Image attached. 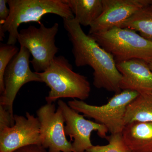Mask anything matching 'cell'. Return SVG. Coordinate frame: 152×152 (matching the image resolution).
Listing matches in <instances>:
<instances>
[{
  "label": "cell",
  "instance_id": "obj_4",
  "mask_svg": "<svg viewBox=\"0 0 152 152\" xmlns=\"http://www.w3.org/2000/svg\"><path fill=\"white\" fill-rule=\"evenodd\" d=\"M88 35L111 55L116 62L132 59L152 62V42L134 30L115 27Z\"/></svg>",
  "mask_w": 152,
  "mask_h": 152
},
{
  "label": "cell",
  "instance_id": "obj_23",
  "mask_svg": "<svg viewBox=\"0 0 152 152\" xmlns=\"http://www.w3.org/2000/svg\"><path fill=\"white\" fill-rule=\"evenodd\" d=\"M148 8L150 10H151L152 11V5L148 7Z\"/></svg>",
  "mask_w": 152,
  "mask_h": 152
},
{
  "label": "cell",
  "instance_id": "obj_17",
  "mask_svg": "<svg viewBox=\"0 0 152 152\" xmlns=\"http://www.w3.org/2000/svg\"><path fill=\"white\" fill-rule=\"evenodd\" d=\"M108 144L93 145L86 152H131L123 138L122 133L111 134L107 138Z\"/></svg>",
  "mask_w": 152,
  "mask_h": 152
},
{
  "label": "cell",
  "instance_id": "obj_12",
  "mask_svg": "<svg viewBox=\"0 0 152 152\" xmlns=\"http://www.w3.org/2000/svg\"><path fill=\"white\" fill-rule=\"evenodd\" d=\"M116 66L121 74V91L130 90L140 94L152 91V71L148 63L139 59L118 62Z\"/></svg>",
  "mask_w": 152,
  "mask_h": 152
},
{
  "label": "cell",
  "instance_id": "obj_10",
  "mask_svg": "<svg viewBox=\"0 0 152 152\" xmlns=\"http://www.w3.org/2000/svg\"><path fill=\"white\" fill-rule=\"evenodd\" d=\"M12 126L0 130V152H13L22 147L41 145L40 123L28 112L25 116L14 115Z\"/></svg>",
  "mask_w": 152,
  "mask_h": 152
},
{
  "label": "cell",
  "instance_id": "obj_18",
  "mask_svg": "<svg viewBox=\"0 0 152 152\" xmlns=\"http://www.w3.org/2000/svg\"><path fill=\"white\" fill-rule=\"evenodd\" d=\"M20 49L15 45L1 44L0 46V93L4 92L5 71L11 61L18 53Z\"/></svg>",
  "mask_w": 152,
  "mask_h": 152
},
{
  "label": "cell",
  "instance_id": "obj_20",
  "mask_svg": "<svg viewBox=\"0 0 152 152\" xmlns=\"http://www.w3.org/2000/svg\"><path fill=\"white\" fill-rule=\"evenodd\" d=\"M13 152H48L40 144H33L22 147Z\"/></svg>",
  "mask_w": 152,
  "mask_h": 152
},
{
  "label": "cell",
  "instance_id": "obj_14",
  "mask_svg": "<svg viewBox=\"0 0 152 152\" xmlns=\"http://www.w3.org/2000/svg\"><path fill=\"white\" fill-rule=\"evenodd\" d=\"M81 26H88L101 15L103 10L102 0H64Z\"/></svg>",
  "mask_w": 152,
  "mask_h": 152
},
{
  "label": "cell",
  "instance_id": "obj_6",
  "mask_svg": "<svg viewBox=\"0 0 152 152\" xmlns=\"http://www.w3.org/2000/svg\"><path fill=\"white\" fill-rule=\"evenodd\" d=\"M59 27L57 23L51 27L41 23L39 27L30 26L19 32L18 42L20 46L29 51L32 56L31 63L35 72L45 71L58 51L56 45V37Z\"/></svg>",
  "mask_w": 152,
  "mask_h": 152
},
{
  "label": "cell",
  "instance_id": "obj_11",
  "mask_svg": "<svg viewBox=\"0 0 152 152\" xmlns=\"http://www.w3.org/2000/svg\"><path fill=\"white\" fill-rule=\"evenodd\" d=\"M103 10L90 26L89 34L120 27L137 12L152 5V0H102Z\"/></svg>",
  "mask_w": 152,
  "mask_h": 152
},
{
  "label": "cell",
  "instance_id": "obj_9",
  "mask_svg": "<svg viewBox=\"0 0 152 152\" xmlns=\"http://www.w3.org/2000/svg\"><path fill=\"white\" fill-rule=\"evenodd\" d=\"M58 107L62 112L65 119V133L72 141L73 152H86L93 146L91 137L94 131L101 138H107V129L104 125L85 118L84 116L71 108L68 104L59 99Z\"/></svg>",
  "mask_w": 152,
  "mask_h": 152
},
{
  "label": "cell",
  "instance_id": "obj_7",
  "mask_svg": "<svg viewBox=\"0 0 152 152\" xmlns=\"http://www.w3.org/2000/svg\"><path fill=\"white\" fill-rule=\"evenodd\" d=\"M31 56L28 49L20 46L18 53L11 61L5 71L4 89L0 97V105L7 110L12 115H14V102L21 88L30 82L42 83L38 73L32 72L30 68Z\"/></svg>",
  "mask_w": 152,
  "mask_h": 152
},
{
  "label": "cell",
  "instance_id": "obj_8",
  "mask_svg": "<svg viewBox=\"0 0 152 152\" xmlns=\"http://www.w3.org/2000/svg\"><path fill=\"white\" fill-rule=\"evenodd\" d=\"M40 123L41 145L48 152H73L71 141L66 137L65 119L61 109L47 103L37 112Z\"/></svg>",
  "mask_w": 152,
  "mask_h": 152
},
{
  "label": "cell",
  "instance_id": "obj_1",
  "mask_svg": "<svg viewBox=\"0 0 152 152\" xmlns=\"http://www.w3.org/2000/svg\"><path fill=\"white\" fill-rule=\"evenodd\" d=\"M63 24L72 45L75 65L92 68L93 84L96 88L115 94L121 91L120 83L122 75L113 56L86 34L75 18L63 19Z\"/></svg>",
  "mask_w": 152,
  "mask_h": 152
},
{
  "label": "cell",
  "instance_id": "obj_15",
  "mask_svg": "<svg viewBox=\"0 0 152 152\" xmlns=\"http://www.w3.org/2000/svg\"><path fill=\"white\" fill-rule=\"evenodd\" d=\"M134 122H152V91L140 94L128 105L125 125Z\"/></svg>",
  "mask_w": 152,
  "mask_h": 152
},
{
  "label": "cell",
  "instance_id": "obj_22",
  "mask_svg": "<svg viewBox=\"0 0 152 152\" xmlns=\"http://www.w3.org/2000/svg\"><path fill=\"white\" fill-rule=\"evenodd\" d=\"M148 65L150 69L152 71V62L148 63Z\"/></svg>",
  "mask_w": 152,
  "mask_h": 152
},
{
  "label": "cell",
  "instance_id": "obj_16",
  "mask_svg": "<svg viewBox=\"0 0 152 152\" xmlns=\"http://www.w3.org/2000/svg\"><path fill=\"white\" fill-rule=\"evenodd\" d=\"M119 28L134 30L146 39L152 42V11L148 7L141 9Z\"/></svg>",
  "mask_w": 152,
  "mask_h": 152
},
{
  "label": "cell",
  "instance_id": "obj_2",
  "mask_svg": "<svg viewBox=\"0 0 152 152\" xmlns=\"http://www.w3.org/2000/svg\"><path fill=\"white\" fill-rule=\"evenodd\" d=\"M10 10L7 20L0 25V40L9 33L7 44L15 45L18 42V28L23 23L36 22L41 24L42 18L48 14H55L63 19L75 18L64 0H8Z\"/></svg>",
  "mask_w": 152,
  "mask_h": 152
},
{
  "label": "cell",
  "instance_id": "obj_5",
  "mask_svg": "<svg viewBox=\"0 0 152 152\" xmlns=\"http://www.w3.org/2000/svg\"><path fill=\"white\" fill-rule=\"evenodd\" d=\"M139 94L135 91L123 90L115 94L102 105H93L77 99L69 101L68 104L78 113L104 125L111 134H113L122 133L126 126L127 107Z\"/></svg>",
  "mask_w": 152,
  "mask_h": 152
},
{
  "label": "cell",
  "instance_id": "obj_19",
  "mask_svg": "<svg viewBox=\"0 0 152 152\" xmlns=\"http://www.w3.org/2000/svg\"><path fill=\"white\" fill-rule=\"evenodd\" d=\"M14 124V115H12L7 110L0 105V130L12 126Z\"/></svg>",
  "mask_w": 152,
  "mask_h": 152
},
{
  "label": "cell",
  "instance_id": "obj_21",
  "mask_svg": "<svg viewBox=\"0 0 152 152\" xmlns=\"http://www.w3.org/2000/svg\"><path fill=\"white\" fill-rule=\"evenodd\" d=\"M8 0H0V25H2L10 15V10L7 7Z\"/></svg>",
  "mask_w": 152,
  "mask_h": 152
},
{
  "label": "cell",
  "instance_id": "obj_13",
  "mask_svg": "<svg viewBox=\"0 0 152 152\" xmlns=\"http://www.w3.org/2000/svg\"><path fill=\"white\" fill-rule=\"evenodd\" d=\"M122 135L131 152H152V122L129 124Z\"/></svg>",
  "mask_w": 152,
  "mask_h": 152
},
{
  "label": "cell",
  "instance_id": "obj_3",
  "mask_svg": "<svg viewBox=\"0 0 152 152\" xmlns=\"http://www.w3.org/2000/svg\"><path fill=\"white\" fill-rule=\"evenodd\" d=\"M37 73L50 89L45 97L47 103H53L61 98L84 101L89 97L91 86L87 77L74 72L64 56L55 57L45 71Z\"/></svg>",
  "mask_w": 152,
  "mask_h": 152
}]
</instances>
